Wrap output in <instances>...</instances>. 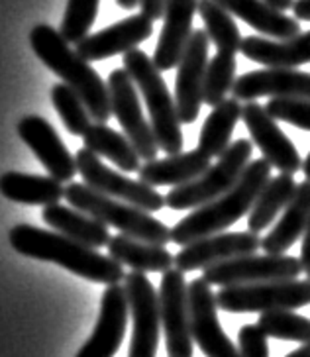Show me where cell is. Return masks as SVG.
<instances>
[{
  "label": "cell",
  "instance_id": "f546056e",
  "mask_svg": "<svg viewBox=\"0 0 310 357\" xmlns=\"http://www.w3.org/2000/svg\"><path fill=\"white\" fill-rule=\"evenodd\" d=\"M297 187L299 185L295 183L293 175H287V173H279L277 177L269 178L267 185L259 190L258 199L249 211L248 230L259 236L265 228H269L295 197Z\"/></svg>",
  "mask_w": 310,
  "mask_h": 357
},
{
  "label": "cell",
  "instance_id": "4316f807",
  "mask_svg": "<svg viewBox=\"0 0 310 357\" xmlns=\"http://www.w3.org/2000/svg\"><path fill=\"white\" fill-rule=\"evenodd\" d=\"M108 255L122 267L128 265L132 271L140 273H165L175 265V255H171L165 245L140 242L124 234L112 236L108 242Z\"/></svg>",
  "mask_w": 310,
  "mask_h": 357
},
{
  "label": "cell",
  "instance_id": "7402d4cb",
  "mask_svg": "<svg viewBox=\"0 0 310 357\" xmlns=\"http://www.w3.org/2000/svg\"><path fill=\"white\" fill-rule=\"evenodd\" d=\"M239 52L249 61L263 67L295 69L299 65L310 63V30L300 32L290 40H269L265 36H248L242 40Z\"/></svg>",
  "mask_w": 310,
  "mask_h": 357
},
{
  "label": "cell",
  "instance_id": "7c38bea8",
  "mask_svg": "<svg viewBox=\"0 0 310 357\" xmlns=\"http://www.w3.org/2000/svg\"><path fill=\"white\" fill-rule=\"evenodd\" d=\"M185 273L169 269L161 277L159 287V314L165 332V346L169 357H193V334L189 316V291Z\"/></svg>",
  "mask_w": 310,
  "mask_h": 357
},
{
  "label": "cell",
  "instance_id": "74e56055",
  "mask_svg": "<svg viewBox=\"0 0 310 357\" xmlns=\"http://www.w3.org/2000/svg\"><path fill=\"white\" fill-rule=\"evenodd\" d=\"M239 357H269L267 336L258 324H246L238 332Z\"/></svg>",
  "mask_w": 310,
  "mask_h": 357
},
{
  "label": "cell",
  "instance_id": "e575fe53",
  "mask_svg": "<svg viewBox=\"0 0 310 357\" xmlns=\"http://www.w3.org/2000/svg\"><path fill=\"white\" fill-rule=\"evenodd\" d=\"M52 102L57 110V114L61 118L63 126L71 132L73 136H84V132L91 128V114L87 110V106L81 100V96L73 91L71 86L65 83L55 84L52 89Z\"/></svg>",
  "mask_w": 310,
  "mask_h": 357
},
{
  "label": "cell",
  "instance_id": "b9f144b4",
  "mask_svg": "<svg viewBox=\"0 0 310 357\" xmlns=\"http://www.w3.org/2000/svg\"><path fill=\"white\" fill-rule=\"evenodd\" d=\"M263 2H267L271 8H275V10L285 12L293 8V4H295V0H263Z\"/></svg>",
  "mask_w": 310,
  "mask_h": 357
},
{
  "label": "cell",
  "instance_id": "44dd1931",
  "mask_svg": "<svg viewBox=\"0 0 310 357\" xmlns=\"http://www.w3.org/2000/svg\"><path fill=\"white\" fill-rule=\"evenodd\" d=\"M198 0H167L163 28L155 45L154 63L159 71H169L179 65L186 42L193 33V18Z\"/></svg>",
  "mask_w": 310,
  "mask_h": 357
},
{
  "label": "cell",
  "instance_id": "5bb4252c",
  "mask_svg": "<svg viewBox=\"0 0 310 357\" xmlns=\"http://www.w3.org/2000/svg\"><path fill=\"white\" fill-rule=\"evenodd\" d=\"M210 40L205 30H193L179 65L175 79V106L181 124L197 122L202 105V84L208 67Z\"/></svg>",
  "mask_w": 310,
  "mask_h": 357
},
{
  "label": "cell",
  "instance_id": "30bf717a",
  "mask_svg": "<svg viewBox=\"0 0 310 357\" xmlns=\"http://www.w3.org/2000/svg\"><path fill=\"white\" fill-rule=\"evenodd\" d=\"M108 93H110V108L116 120L124 130L126 137L134 146L140 159L144 161H154L157 159L159 146L155 142L152 124L145 120L142 112V105L138 98V89H135L132 77L126 73V69H114L108 75Z\"/></svg>",
  "mask_w": 310,
  "mask_h": 357
},
{
  "label": "cell",
  "instance_id": "d4e9b609",
  "mask_svg": "<svg viewBox=\"0 0 310 357\" xmlns=\"http://www.w3.org/2000/svg\"><path fill=\"white\" fill-rule=\"evenodd\" d=\"M232 16L244 20L253 30L273 40H290L300 33L297 18H290L283 12L271 8L263 0H214Z\"/></svg>",
  "mask_w": 310,
  "mask_h": 357
},
{
  "label": "cell",
  "instance_id": "9c48e42d",
  "mask_svg": "<svg viewBox=\"0 0 310 357\" xmlns=\"http://www.w3.org/2000/svg\"><path fill=\"white\" fill-rule=\"evenodd\" d=\"M302 273L299 257L293 255H244L230 261L218 263L202 271V279L210 287H234V284L267 283V281H289Z\"/></svg>",
  "mask_w": 310,
  "mask_h": 357
},
{
  "label": "cell",
  "instance_id": "1f68e13d",
  "mask_svg": "<svg viewBox=\"0 0 310 357\" xmlns=\"http://www.w3.org/2000/svg\"><path fill=\"white\" fill-rule=\"evenodd\" d=\"M197 12L200 20L205 22V32L208 40L216 45L218 53H230L236 55L242 47V33L234 16L222 8L214 0H198Z\"/></svg>",
  "mask_w": 310,
  "mask_h": 357
},
{
  "label": "cell",
  "instance_id": "cb8c5ba5",
  "mask_svg": "<svg viewBox=\"0 0 310 357\" xmlns=\"http://www.w3.org/2000/svg\"><path fill=\"white\" fill-rule=\"evenodd\" d=\"M210 167V158L200 149L181 151L165 159L145 161L138 171V181L149 187H181L198 178Z\"/></svg>",
  "mask_w": 310,
  "mask_h": 357
},
{
  "label": "cell",
  "instance_id": "83f0119b",
  "mask_svg": "<svg viewBox=\"0 0 310 357\" xmlns=\"http://www.w3.org/2000/svg\"><path fill=\"white\" fill-rule=\"evenodd\" d=\"M0 195L20 204L50 206V204H59V200L65 199V187L53 177L8 171L0 175Z\"/></svg>",
  "mask_w": 310,
  "mask_h": 357
},
{
  "label": "cell",
  "instance_id": "277c9868",
  "mask_svg": "<svg viewBox=\"0 0 310 357\" xmlns=\"http://www.w3.org/2000/svg\"><path fill=\"white\" fill-rule=\"evenodd\" d=\"M126 73L132 77L149 110V124L154 130L155 142L167 155H177L183 151V132L177 114L175 98L171 96L161 71L155 67L154 59L142 50H132L122 57Z\"/></svg>",
  "mask_w": 310,
  "mask_h": 357
},
{
  "label": "cell",
  "instance_id": "603a6c76",
  "mask_svg": "<svg viewBox=\"0 0 310 357\" xmlns=\"http://www.w3.org/2000/svg\"><path fill=\"white\" fill-rule=\"evenodd\" d=\"M310 222V181H302L297 187L295 197L281 212L279 222L273 226V230L263 236L261 250L271 255H283L290 250L295 242H299L304 236Z\"/></svg>",
  "mask_w": 310,
  "mask_h": 357
},
{
  "label": "cell",
  "instance_id": "d6986e66",
  "mask_svg": "<svg viewBox=\"0 0 310 357\" xmlns=\"http://www.w3.org/2000/svg\"><path fill=\"white\" fill-rule=\"evenodd\" d=\"M16 130L22 142L30 147L34 155L50 171V177L57 178L59 183H71L73 177L79 173L75 158L47 120H43L42 116H26L22 118Z\"/></svg>",
  "mask_w": 310,
  "mask_h": 357
},
{
  "label": "cell",
  "instance_id": "f35d334b",
  "mask_svg": "<svg viewBox=\"0 0 310 357\" xmlns=\"http://www.w3.org/2000/svg\"><path fill=\"white\" fill-rule=\"evenodd\" d=\"M165 2L167 0H140V10L144 16H147L149 20H161L163 18V12H165Z\"/></svg>",
  "mask_w": 310,
  "mask_h": 357
},
{
  "label": "cell",
  "instance_id": "ab89813d",
  "mask_svg": "<svg viewBox=\"0 0 310 357\" xmlns=\"http://www.w3.org/2000/svg\"><path fill=\"white\" fill-rule=\"evenodd\" d=\"M300 265H302V273H307V279L310 281V222L309 228L302 236V248H300Z\"/></svg>",
  "mask_w": 310,
  "mask_h": 357
},
{
  "label": "cell",
  "instance_id": "7bdbcfd3",
  "mask_svg": "<svg viewBox=\"0 0 310 357\" xmlns=\"http://www.w3.org/2000/svg\"><path fill=\"white\" fill-rule=\"evenodd\" d=\"M285 357H310V342L309 344H302L299 349L290 351L289 356H285Z\"/></svg>",
  "mask_w": 310,
  "mask_h": 357
},
{
  "label": "cell",
  "instance_id": "e0dca14e",
  "mask_svg": "<svg viewBox=\"0 0 310 357\" xmlns=\"http://www.w3.org/2000/svg\"><path fill=\"white\" fill-rule=\"evenodd\" d=\"M236 100L251 102L261 96L287 98V100H310V73L297 69L265 67L258 71L236 77L232 86Z\"/></svg>",
  "mask_w": 310,
  "mask_h": 357
},
{
  "label": "cell",
  "instance_id": "d590c367",
  "mask_svg": "<svg viewBox=\"0 0 310 357\" xmlns=\"http://www.w3.org/2000/svg\"><path fill=\"white\" fill-rule=\"evenodd\" d=\"M98 2L101 0H69L67 2V10L59 28V32L67 42L77 45L89 36V30L98 14Z\"/></svg>",
  "mask_w": 310,
  "mask_h": 357
},
{
  "label": "cell",
  "instance_id": "f1b7e54d",
  "mask_svg": "<svg viewBox=\"0 0 310 357\" xmlns=\"http://www.w3.org/2000/svg\"><path fill=\"white\" fill-rule=\"evenodd\" d=\"M242 120V105L234 96L210 110L198 134V149L208 158H220L232 146V134Z\"/></svg>",
  "mask_w": 310,
  "mask_h": 357
},
{
  "label": "cell",
  "instance_id": "7a4b0ae2",
  "mask_svg": "<svg viewBox=\"0 0 310 357\" xmlns=\"http://www.w3.org/2000/svg\"><path fill=\"white\" fill-rule=\"evenodd\" d=\"M269 178H271V165L265 159L259 158L249 161V165L232 189L205 206L195 208L183 220L177 222L171 228V242L183 248L200 238L220 234L232 224L242 220L246 214H249L259 190L267 185Z\"/></svg>",
  "mask_w": 310,
  "mask_h": 357
},
{
  "label": "cell",
  "instance_id": "ac0fdd59",
  "mask_svg": "<svg viewBox=\"0 0 310 357\" xmlns=\"http://www.w3.org/2000/svg\"><path fill=\"white\" fill-rule=\"evenodd\" d=\"M128 316H130V306H128L124 284L106 287L94 332L79 349L77 357H114L124 340Z\"/></svg>",
  "mask_w": 310,
  "mask_h": 357
},
{
  "label": "cell",
  "instance_id": "9a60e30c",
  "mask_svg": "<svg viewBox=\"0 0 310 357\" xmlns=\"http://www.w3.org/2000/svg\"><path fill=\"white\" fill-rule=\"evenodd\" d=\"M242 120L248 128L251 142L261 149V155L271 167L279 169L281 173L287 175H295L302 169L299 149L277 126V120L269 116L265 106L256 100L246 102L242 106Z\"/></svg>",
  "mask_w": 310,
  "mask_h": 357
},
{
  "label": "cell",
  "instance_id": "4fadbf2b",
  "mask_svg": "<svg viewBox=\"0 0 310 357\" xmlns=\"http://www.w3.org/2000/svg\"><path fill=\"white\" fill-rule=\"evenodd\" d=\"M186 291L191 334L200 351L207 357H239L238 347L232 344L218 320L216 294L212 293L210 284L198 277L189 283Z\"/></svg>",
  "mask_w": 310,
  "mask_h": 357
},
{
  "label": "cell",
  "instance_id": "5b68a950",
  "mask_svg": "<svg viewBox=\"0 0 310 357\" xmlns=\"http://www.w3.org/2000/svg\"><path fill=\"white\" fill-rule=\"evenodd\" d=\"M65 199L73 208L93 216L106 226H114L128 238L155 245H167L171 242V230L163 222L154 218L149 212L135 208L122 200L110 199L103 192H96L84 183L71 181L65 187Z\"/></svg>",
  "mask_w": 310,
  "mask_h": 357
},
{
  "label": "cell",
  "instance_id": "ba28073f",
  "mask_svg": "<svg viewBox=\"0 0 310 357\" xmlns=\"http://www.w3.org/2000/svg\"><path fill=\"white\" fill-rule=\"evenodd\" d=\"M75 163H77V171L81 173L84 185H89L96 192H103L110 199L128 202L145 212H157L165 206V197L159 190L145 185L142 181H134L114 169L106 167L101 158L94 155L87 147H81L75 153Z\"/></svg>",
  "mask_w": 310,
  "mask_h": 357
},
{
  "label": "cell",
  "instance_id": "484cf974",
  "mask_svg": "<svg viewBox=\"0 0 310 357\" xmlns=\"http://www.w3.org/2000/svg\"><path fill=\"white\" fill-rule=\"evenodd\" d=\"M42 218L52 230L59 231V234L71 238L75 242L84 243V245H89L93 250L108 245L110 238H112L108 234L106 224L98 222L93 216L84 214V212L77 211V208H69V206H63V204L43 206Z\"/></svg>",
  "mask_w": 310,
  "mask_h": 357
},
{
  "label": "cell",
  "instance_id": "8992f818",
  "mask_svg": "<svg viewBox=\"0 0 310 357\" xmlns=\"http://www.w3.org/2000/svg\"><path fill=\"white\" fill-rule=\"evenodd\" d=\"M251 153H253L251 139L242 137L232 142V146L216 159V163L210 165L200 177L169 190L165 197V206H169L171 211H193L216 200L220 195H224L236 185V181L242 177V173L251 161Z\"/></svg>",
  "mask_w": 310,
  "mask_h": 357
},
{
  "label": "cell",
  "instance_id": "52a82bcc",
  "mask_svg": "<svg viewBox=\"0 0 310 357\" xmlns=\"http://www.w3.org/2000/svg\"><path fill=\"white\" fill-rule=\"evenodd\" d=\"M216 305L224 312L249 314L271 310H297L310 305V281H267V283L222 287Z\"/></svg>",
  "mask_w": 310,
  "mask_h": 357
},
{
  "label": "cell",
  "instance_id": "8d00e7d4",
  "mask_svg": "<svg viewBox=\"0 0 310 357\" xmlns=\"http://www.w3.org/2000/svg\"><path fill=\"white\" fill-rule=\"evenodd\" d=\"M265 110L271 118L290 124V126L310 132V100H287V98H271Z\"/></svg>",
  "mask_w": 310,
  "mask_h": 357
},
{
  "label": "cell",
  "instance_id": "4dcf8cb0",
  "mask_svg": "<svg viewBox=\"0 0 310 357\" xmlns=\"http://www.w3.org/2000/svg\"><path fill=\"white\" fill-rule=\"evenodd\" d=\"M83 144L94 155L112 161L114 165L124 173H138L142 167L140 163L142 159L134 146L130 144V139L106 124H96V122L91 124V128L84 132Z\"/></svg>",
  "mask_w": 310,
  "mask_h": 357
},
{
  "label": "cell",
  "instance_id": "60d3db41",
  "mask_svg": "<svg viewBox=\"0 0 310 357\" xmlns=\"http://www.w3.org/2000/svg\"><path fill=\"white\" fill-rule=\"evenodd\" d=\"M293 12H295L297 20L310 22V0H295Z\"/></svg>",
  "mask_w": 310,
  "mask_h": 357
},
{
  "label": "cell",
  "instance_id": "d6a6232c",
  "mask_svg": "<svg viewBox=\"0 0 310 357\" xmlns=\"http://www.w3.org/2000/svg\"><path fill=\"white\" fill-rule=\"evenodd\" d=\"M236 55L230 53H216L208 61L205 84H202V102L214 108L228 98L232 86L236 83Z\"/></svg>",
  "mask_w": 310,
  "mask_h": 357
},
{
  "label": "cell",
  "instance_id": "f6af8a7d",
  "mask_svg": "<svg viewBox=\"0 0 310 357\" xmlns=\"http://www.w3.org/2000/svg\"><path fill=\"white\" fill-rule=\"evenodd\" d=\"M300 171L304 173L307 181H310V151H309V155L302 159V169H300Z\"/></svg>",
  "mask_w": 310,
  "mask_h": 357
},
{
  "label": "cell",
  "instance_id": "2e32d148",
  "mask_svg": "<svg viewBox=\"0 0 310 357\" xmlns=\"http://www.w3.org/2000/svg\"><path fill=\"white\" fill-rule=\"evenodd\" d=\"M261 248V238L251 231H220L183 245L175 255V269L181 273L208 269L218 263L251 255Z\"/></svg>",
  "mask_w": 310,
  "mask_h": 357
},
{
  "label": "cell",
  "instance_id": "ffe728a7",
  "mask_svg": "<svg viewBox=\"0 0 310 357\" xmlns=\"http://www.w3.org/2000/svg\"><path fill=\"white\" fill-rule=\"evenodd\" d=\"M154 33V22L144 14H134L130 18L116 22L101 32L89 33L84 40L77 43L75 52L84 61H103L118 53H128L135 50Z\"/></svg>",
  "mask_w": 310,
  "mask_h": 357
},
{
  "label": "cell",
  "instance_id": "836d02e7",
  "mask_svg": "<svg viewBox=\"0 0 310 357\" xmlns=\"http://www.w3.org/2000/svg\"><path fill=\"white\" fill-rule=\"evenodd\" d=\"M258 326L267 337H277V340L297 342V344L310 342V320L293 310L263 312L259 316Z\"/></svg>",
  "mask_w": 310,
  "mask_h": 357
},
{
  "label": "cell",
  "instance_id": "6da1fadb",
  "mask_svg": "<svg viewBox=\"0 0 310 357\" xmlns=\"http://www.w3.org/2000/svg\"><path fill=\"white\" fill-rule=\"evenodd\" d=\"M10 245L22 255L57 263L59 267L83 277L87 281L103 284H120L124 281V267L110 255H103L93 248L63 236L59 231L36 228L30 224H18L8 234Z\"/></svg>",
  "mask_w": 310,
  "mask_h": 357
},
{
  "label": "cell",
  "instance_id": "ee69618b",
  "mask_svg": "<svg viewBox=\"0 0 310 357\" xmlns=\"http://www.w3.org/2000/svg\"><path fill=\"white\" fill-rule=\"evenodd\" d=\"M116 2H118V6L124 8V10H132V8H135V6L140 4V0H116Z\"/></svg>",
  "mask_w": 310,
  "mask_h": 357
},
{
  "label": "cell",
  "instance_id": "3957f363",
  "mask_svg": "<svg viewBox=\"0 0 310 357\" xmlns=\"http://www.w3.org/2000/svg\"><path fill=\"white\" fill-rule=\"evenodd\" d=\"M30 45L42 63L61 77L63 83L81 96L94 122L106 124L112 116L108 84L89 61H84L79 53L69 47L71 43L63 38L61 32L47 24H40L30 32Z\"/></svg>",
  "mask_w": 310,
  "mask_h": 357
},
{
  "label": "cell",
  "instance_id": "8fae6325",
  "mask_svg": "<svg viewBox=\"0 0 310 357\" xmlns=\"http://www.w3.org/2000/svg\"><path fill=\"white\" fill-rule=\"evenodd\" d=\"M124 291L134 322L128 357H155L161 332L159 294L155 293L154 284L145 273L140 271L126 275Z\"/></svg>",
  "mask_w": 310,
  "mask_h": 357
}]
</instances>
